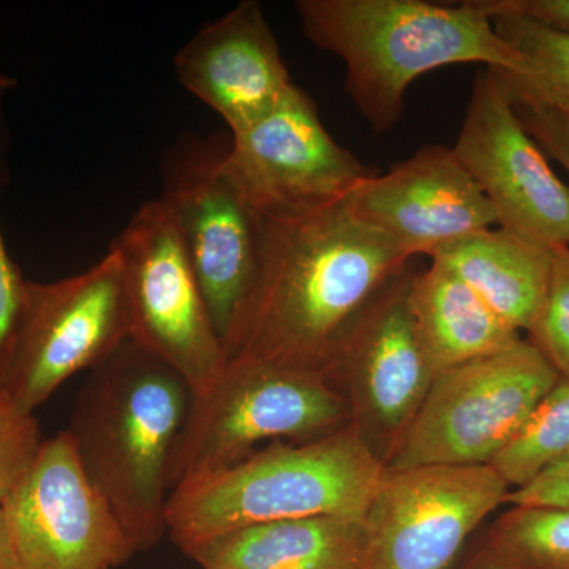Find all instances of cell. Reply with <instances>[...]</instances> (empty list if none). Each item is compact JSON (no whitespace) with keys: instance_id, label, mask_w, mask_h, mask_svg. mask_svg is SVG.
Here are the masks:
<instances>
[{"instance_id":"obj_1","label":"cell","mask_w":569,"mask_h":569,"mask_svg":"<svg viewBox=\"0 0 569 569\" xmlns=\"http://www.w3.org/2000/svg\"><path fill=\"white\" fill-rule=\"evenodd\" d=\"M410 260L356 220L346 201L266 220L257 277L224 337L228 362L323 373L347 329Z\"/></svg>"},{"instance_id":"obj_2","label":"cell","mask_w":569,"mask_h":569,"mask_svg":"<svg viewBox=\"0 0 569 569\" xmlns=\"http://www.w3.org/2000/svg\"><path fill=\"white\" fill-rule=\"evenodd\" d=\"M178 372L129 340L89 372L69 433L84 477L137 552L168 533L171 458L192 408Z\"/></svg>"},{"instance_id":"obj_3","label":"cell","mask_w":569,"mask_h":569,"mask_svg":"<svg viewBox=\"0 0 569 569\" xmlns=\"http://www.w3.org/2000/svg\"><path fill=\"white\" fill-rule=\"evenodd\" d=\"M306 39L346 63V88L378 133L402 119L408 88L456 63L520 74L522 58L475 0H298Z\"/></svg>"},{"instance_id":"obj_4","label":"cell","mask_w":569,"mask_h":569,"mask_svg":"<svg viewBox=\"0 0 569 569\" xmlns=\"http://www.w3.org/2000/svg\"><path fill=\"white\" fill-rule=\"evenodd\" d=\"M383 475V463L350 425L306 443L274 441L233 467L178 486L168 500V535L183 553L274 520L365 519Z\"/></svg>"},{"instance_id":"obj_5","label":"cell","mask_w":569,"mask_h":569,"mask_svg":"<svg viewBox=\"0 0 569 569\" xmlns=\"http://www.w3.org/2000/svg\"><path fill=\"white\" fill-rule=\"evenodd\" d=\"M350 425L346 399L317 370L230 361L192 408L171 458L168 485L216 473L269 441L306 443Z\"/></svg>"},{"instance_id":"obj_6","label":"cell","mask_w":569,"mask_h":569,"mask_svg":"<svg viewBox=\"0 0 569 569\" xmlns=\"http://www.w3.org/2000/svg\"><path fill=\"white\" fill-rule=\"evenodd\" d=\"M559 378L529 339L438 373L385 471L490 466Z\"/></svg>"},{"instance_id":"obj_7","label":"cell","mask_w":569,"mask_h":569,"mask_svg":"<svg viewBox=\"0 0 569 569\" xmlns=\"http://www.w3.org/2000/svg\"><path fill=\"white\" fill-rule=\"evenodd\" d=\"M230 146L187 137L163 160L159 201L173 220L222 339L246 301L263 250L266 219L228 162Z\"/></svg>"},{"instance_id":"obj_8","label":"cell","mask_w":569,"mask_h":569,"mask_svg":"<svg viewBox=\"0 0 569 569\" xmlns=\"http://www.w3.org/2000/svg\"><path fill=\"white\" fill-rule=\"evenodd\" d=\"M130 335L122 264L111 247L81 274L29 282L3 395L33 415L71 377L107 361Z\"/></svg>"},{"instance_id":"obj_9","label":"cell","mask_w":569,"mask_h":569,"mask_svg":"<svg viewBox=\"0 0 569 569\" xmlns=\"http://www.w3.org/2000/svg\"><path fill=\"white\" fill-rule=\"evenodd\" d=\"M121 260L132 335L203 395L222 376L227 351L170 213L149 201L112 241Z\"/></svg>"},{"instance_id":"obj_10","label":"cell","mask_w":569,"mask_h":569,"mask_svg":"<svg viewBox=\"0 0 569 569\" xmlns=\"http://www.w3.org/2000/svg\"><path fill=\"white\" fill-rule=\"evenodd\" d=\"M413 277L402 269L373 296L323 369L350 408V426L383 467L437 377L411 313Z\"/></svg>"},{"instance_id":"obj_11","label":"cell","mask_w":569,"mask_h":569,"mask_svg":"<svg viewBox=\"0 0 569 569\" xmlns=\"http://www.w3.org/2000/svg\"><path fill=\"white\" fill-rule=\"evenodd\" d=\"M228 162L266 220L298 219L342 203L378 173L331 137L298 84L260 121L231 134Z\"/></svg>"},{"instance_id":"obj_12","label":"cell","mask_w":569,"mask_h":569,"mask_svg":"<svg viewBox=\"0 0 569 569\" xmlns=\"http://www.w3.org/2000/svg\"><path fill=\"white\" fill-rule=\"evenodd\" d=\"M508 492L490 466L385 471L362 519L361 569H448Z\"/></svg>"},{"instance_id":"obj_13","label":"cell","mask_w":569,"mask_h":569,"mask_svg":"<svg viewBox=\"0 0 569 569\" xmlns=\"http://www.w3.org/2000/svg\"><path fill=\"white\" fill-rule=\"evenodd\" d=\"M2 507L10 541L7 569H114L137 553L84 477L66 430L43 440Z\"/></svg>"},{"instance_id":"obj_14","label":"cell","mask_w":569,"mask_h":569,"mask_svg":"<svg viewBox=\"0 0 569 569\" xmlns=\"http://www.w3.org/2000/svg\"><path fill=\"white\" fill-rule=\"evenodd\" d=\"M452 151L498 227L552 249L569 247V186L553 173L496 71L475 80Z\"/></svg>"},{"instance_id":"obj_15","label":"cell","mask_w":569,"mask_h":569,"mask_svg":"<svg viewBox=\"0 0 569 569\" xmlns=\"http://www.w3.org/2000/svg\"><path fill=\"white\" fill-rule=\"evenodd\" d=\"M356 220L408 257H432L441 247L497 224L492 206L452 148L425 146L388 173L362 182L346 200Z\"/></svg>"},{"instance_id":"obj_16","label":"cell","mask_w":569,"mask_h":569,"mask_svg":"<svg viewBox=\"0 0 569 569\" xmlns=\"http://www.w3.org/2000/svg\"><path fill=\"white\" fill-rule=\"evenodd\" d=\"M174 70L187 91L230 127L246 130L293 88L279 41L254 0L209 22L178 51Z\"/></svg>"},{"instance_id":"obj_17","label":"cell","mask_w":569,"mask_h":569,"mask_svg":"<svg viewBox=\"0 0 569 569\" xmlns=\"http://www.w3.org/2000/svg\"><path fill=\"white\" fill-rule=\"evenodd\" d=\"M365 523L312 516L258 523L187 549L201 569H361Z\"/></svg>"},{"instance_id":"obj_18","label":"cell","mask_w":569,"mask_h":569,"mask_svg":"<svg viewBox=\"0 0 569 569\" xmlns=\"http://www.w3.org/2000/svg\"><path fill=\"white\" fill-rule=\"evenodd\" d=\"M556 249L498 227L441 247L430 257L477 291L516 331L537 323L548 299Z\"/></svg>"},{"instance_id":"obj_19","label":"cell","mask_w":569,"mask_h":569,"mask_svg":"<svg viewBox=\"0 0 569 569\" xmlns=\"http://www.w3.org/2000/svg\"><path fill=\"white\" fill-rule=\"evenodd\" d=\"M410 307L419 339L437 376L452 367L500 353L522 339L477 291L437 263L415 274Z\"/></svg>"},{"instance_id":"obj_20","label":"cell","mask_w":569,"mask_h":569,"mask_svg":"<svg viewBox=\"0 0 569 569\" xmlns=\"http://www.w3.org/2000/svg\"><path fill=\"white\" fill-rule=\"evenodd\" d=\"M475 2L489 14L498 36L526 63L520 74L493 70L511 102L569 112V33L553 31L511 11L490 9L485 0Z\"/></svg>"},{"instance_id":"obj_21","label":"cell","mask_w":569,"mask_h":569,"mask_svg":"<svg viewBox=\"0 0 569 569\" xmlns=\"http://www.w3.org/2000/svg\"><path fill=\"white\" fill-rule=\"evenodd\" d=\"M481 553L511 569H569V509L512 507Z\"/></svg>"},{"instance_id":"obj_22","label":"cell","mask_w":569,"mask_h":569,"mask_svg":"<svg viewBox=\"0 0 569 569\" xmlns=\"http://www.w3.org/2000/svg\"><path fill=\"white\" fill-rule=\"evenodd\" d=\"M568 456L569 377H560L490 467L516 489Z\"/></svg>"},{"instance_id":"obj_23","label":"cell","mask_w":569,"mask_h":569,"mask_svg":"<svg viewBox=\"0 0 569 569\" xmlns=\"http://www.w3.org/2000/svg\"><path fill=\"white\" fill-rule=\"evenodd\" d=\"M529 336L560 377H569V247L553 253L548 299Z\"/></svg>"},{"instance_id":"obj_24","label":"cell","mask_w":569,"mask_h":569,"mask_svg":"<svg viewBox=\"0 0 569 569\" xmlns=\"http://www.w3.org/2000/svg\"><path fill=\"white\" fill-rule=\"evenodd\" d=\"M41 443L36 415L24 413L0 392V503L32 466Z\"/></svg>"},{"instance_id":"obj_25","label":"cell","mask_w":569,"mask_h":569,"mask_svg":"<svg viewBox=\"0 0 569 569\" xmlns=\"http://www.w3.org/2000/svg\"><path fill=\"white\" fill-rule=\"evenodd\" d=\"M6 182V157H3V148L0 144V192ZM28 283L7 252L2 231H0V392H3L11 351H13L14 339H17L22 312H24Z\"/></svg>"},{"instance_id":"obj_26","label":"cell","mask_w":569,"mask_h":569,"mask_svg":"<svg viewBox=\"0 0 569 569\" xmlns=\"http://www.w3.org/2000/svg\"><path fill=\"white\" fill-rule=\"evenodd\" d=\"M512 104L520 121L546 156L557 160L569 174V112L549 110L537 104Z\"/></svg>"},{"instance_id":"obj_27","label":"cell","mask_w":569,"mask_h":569,"mask_svg":"<svg viewBox=\"0 0 569 569\" xmlns=\"http://www.w3.org/2000/svg\"><path fill=\"white\" fill-rule=\"evenodd\" d=\"M505 503L569 509V456L542 470L527 485L509 489Z\"/></svg>"},{"instance_id":"obj_28","label":"cell","mask_w":569,"mask_h":569,"mask_svg":"<svg viewBox=\"0 0 569 569\" xmlns=\"http://www.w3.org/2000/svg\"><path fill=\"white\" fill-rule=\"evenodd\" d=\"M490 9L511 11L520 17L569 33V0H485Z\"/></svg>"},{"instance_id":"obj_29","label":"cell","mask_w":569,"mask_h":569,"mask_svg":"<svg viewBox=\"0 0 569 569\" xmlns=\"http://www.w3.org/2000/svg\"><path fill=\"white\" fill-rule=\"evenodd\" d=\"M10 561V541L9 527H7L6 512L0 503V569L9 568Z\"/></svg>"},{"instance_id":"obj_30","label":"cell","mask_w":569,"mask_h":569,"mask_svg":"<svg viewBox=\"0 0 569 569\" xmlns=\"http://www.w3.org/2000/svg\"><path fill=\"white\" fill-rule=\"evenodd\" d=\"M463 569H511L503 567V565L497 563V561L490 560L489 557L482 556L481 552L475 557L470 563Z\"/></svg>"},{"instance_id":"obj_31","label":"cell","mask_w":569,"mask_h":569,"mask_svg":"<svg viewBox=\"0 0 569 569\" xmlns=\"http://www.w3.org/2000/svg\"><path fill=\"white\" fill-rule=\"evenodd\" d=\"M14 82L17 81L11 80L10 77H7V74H3L2 71H0V104H2L3 96L14 88Z\"/></svg>"}]
</instances>
